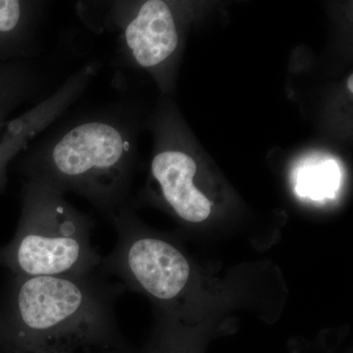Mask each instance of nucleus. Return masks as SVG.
Segmentation results:
<instances>
[{
	"instance_id": "1",
	"label": "nucleus",
	"mask_w": 353,
	"mask_h": 353,
	"mask_svg": "<svg viewBox=\"0 0 353 353\" xmlns=\"http://www.w3.org/2000/svg\"><path fill=\"white\" fill-rule=\"evenodd\" d=\"M83 276H11L0 299V350L92 353L126 350L114 313L120 288Z\"/></svg>"
},
{
	"instance_id": "10",
	"label": "nucleus",
	"mask_w": 353,
	"mask_h": 353,
	"mask_svg": "<svg viewBox=\"0 0 353 353\" xmlns=\"http://www.w3.org/2000/svg\"><path fill=\"white\" fill-rule=\"evenodd\" d=\"M150 353H190L171 336H164L157 341Z\"/></svg>"
},
{
	"instance_id": "13",
	"label": "nucleus",
	"mask_w": 353,
	"mask_h": 353,
	"mask_svg": "<svg viewBox=\"0 0 353 353\" xmlns=\"http://www.w3.org/2000/svg\"><path fill=\"white\" fill-rule=\"evenodd\" d=\"M0 353H2V350H0Z\"/></svg>"
},
{
	"instance_id": "8",
	"label": "nucleus",
	"mask_w": 353,
	"mask_h": 353,
	"mask_svg": "<svg viewBox=\"0 0 353 353\" xmlns=\"http://www.w3.org/2000/svg\"><path fill=\"white\" fill-rule=\"evenodd\" d=\"M41 76L31 60L0 63V128L9 116L36 95Z\"/></svg>"
},
{
	"instance_id": "7",
	"label": "nucleus",
	"mask_w": 353,
	"mask_h": 353,
	"mask_svg": "<svg viewBox=\"0 0 353 353\" xmlns=\"http://www.w3.org/2000/svg\"><path fill=\"white\" fill-rule=\"evenodd\" d=\"M46 2L0 0V63L31 60Z\"/></svg>"
},
{
	"instance_id": "11",
	"label": "nucleus",
	"mask_w": 353,
	"mask_h": 353,
	"mask_svg": "<svg viewBox=\"0 0 353 353\" xmlns=\"http://www.w3.org/2000/svg\"><path fill=\"white\" fill-rule=\"evenodd\" d=\"M2 353H18V352H2ZM92 353H129L126 350H106V352H92Z\"/></svg>"
},
{
	"instance_id": "6",
	"label": "nucleus",
	"mask_w": 353,
	"mask_h": 353,
	"mask_svg": "<svg viewBox=\"0 0 353 353\" xmlns=\"http://www.w3.org/2000/svg\"><path fill=\"white\" fill-rule=\"evenodd\" d=\"M196 170L194 158L170 148L157 153L150 166L162 199L185 222H203L211 213L210 201L194 185Z\"/></svg>"
},
{
	"instance_id": "9",
	"label": "nucleus",
	"mask_w": 353,
	"mask_h": 353,
	"mask_svg": "<svg viewBox=\"0 0 353 353\" xmlns=\"http://www.w3.org/2000/svg\"><path fill=\"white\" fill-rule=\"evenodd\" d=\"M341 172L334 160L312 161L296 172V192L314 201L334 199L340 189Z\"/></svg>"
},
{
	"instance_id": "12",
	"label": "nucleus",
	"mask_w": 353,
	"mask_h": 353,
	"mask_svg": "<svg viewBox=\"0 0 353 353\" xmlns=\"http://www.w3.org/2000/svg\"><path fill=\"white\" fill-rule=\"evenodd\" d=\"M353 77H350V80H348L347 85L348 88H350V92H353Z\"/></svg>"
},
{
	"instance_id": "2",
	"label": "nucleus",
	"mask_w": 353,
	"mask_h": 353,
	"mask_svg": "<svg viewBox=\"0 0 353 353\" xmlns=\"http://www.w3.org/2000/svg\"><path fill=\"white\" fill-rule=\"evenodd\" d=\"M132 148L112 105L48 132L15 161L23 181L78 194L111 221L124 208Z\"/></svg>"
},
{
	"instance_id": "4",
	"label": "nucleus",
	"mask_w": 353,
	"mask_h": 353,
	"mask_svg": "<svg viewBox=\"0 0 353 353\" xmlns=\"http://www.w3.org/2000/svg\"><path fill=\"white\" fill-rule=\"evenodd\" d=\"M124 2H110L105 28L119 32L122 50L139 66L145 69L161 66L179 46L176 20L170 6L161 0H148L134 11Z\"/></svg>"
},
{
	"instance_id": "3",
	"label": "nucleus",
	"mask_w": 353,
	"mask_h": 353,
	"mask_svg": "<svg viewBox=\"0 0 353 353\" xmlns=\"http://www.w3.org/2000/svg\"><path fill=\"white\" fill-rule=\"evenodd\" d=\"M94 222L44 183L23 181L17 229L0 246V266L11 275L83 276L99 270L92 245Z\"/></svg>"
},
{
	"instance_id": "5",
	"label": "nucleus",
	"mask_w": 353,
	"mask_h": 353,
	"mask_svg": "<svg viewBox=\"0 0 353 353\" xmlns=\"http://www.w3.org/2000/svg\"><path fill=\"white\" fill-rule=\"evenodd\" d=\"M97 72V67L94 63L85 65L50 97L0 128V194L6 189L7 171L11 162L15 161L41 132L63 115L85 92Z\"/></svg>"
}]
</instances>
